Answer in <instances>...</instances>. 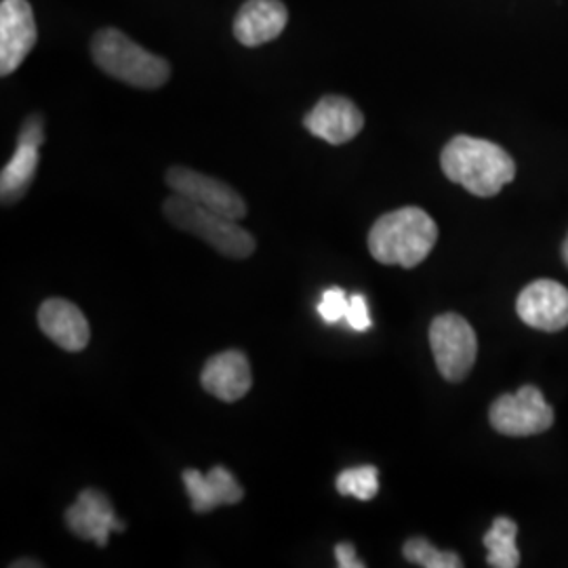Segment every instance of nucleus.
<instances>
[{
	"instance_id": "18",
	"label": "nucleus",
	"mask_w": 568,
	"mask_h": 568,
	"mask_svg": "<svg viewBox=\"0 0 568 568\" xmlns=\"http://www.w3.org/2000/svg\"><path fill=\"white\" fill-rule=\"evenodd\" d=\"M335 487L344 497L371 501L379 493V469L375 466L349 467L337 476Z\"/></svg>"
},
{
	"instance_id": "1",
	"label": "nucleus",
	"mask_w": 568,
	"mask_h": 568,
	"mask_svg": "<svg viewBox=\"0 0 568 568\" xmlns=\"http://www.w3.org/2000/svg\"><path fill=\"white\" fill-rule=\"evenodd\" d=\"M440 166L447 180L480 199L497 196L516 178V163L501 145L469 135H457L445 145Z\"/></svg>"
},
{
	"instance_id": "4",
	"label": "nucleus",
	"mask_w": 568,
	"mask_h": 568,
	"mask_svg": "<svg viewBox=\"0 0 568 568\" xmlns=\"http://www.w3.org/2000/svg\"><path fill=\"white\" fill-rule=\"evenodd\" d=\"M164 217L178 230L187 232L230 260H246L255 251V239L236 220L204 209L183 196H169L163 204Z\"/></svg>"
},
{
	"instance_id": "24",
	"label": "nucleus",
	"mask_w": 568,
	"mask_h": 568,
	"mask_svg": "<svg viewBox=\"0 0 568 568\" xmlns=\"http://www.w3.org/2000/svg\"><path fill=\"white\" fill-rule=\"evenodd\" d=\"M562 262H565L568 267V234L567 239H565V243H562Z\"/></svg>"
},
{
	"instance_id": "9",
	"label": "nucleus",
	"mask_w": 568,
	"mask_h": 568,
	"mask_svg": "<svg viewBox=\"0 0 568 568\" xmlns=\"http://www.w3.org/2000/svg\"><path fill=\"white\" fill-rule=\"evenodd\" d=\"M39 41V28L34 11L28 0L0 2V74H13L34 44Z\"/></svg>"
},
{
	"instance_id": "12",
	"label": "nucleus",
	"mask_w": 568,
	"mask_h": 568,
	"mask_svg": "<svg viewBox=\"0 0 568 568\" xmlns=\"http://www.w3.org/2000/svg\"><path fill=\"white\" fill-rule=\"evenodd\" d=\"M63 520L74 537L82 541H95L100 548H105L110 532L124 530V523L116 518L110 499L95 488H84L77 504L65 511Z\"/></svg>"
},
{
	"instance_id": "20",
	"label": "nucleus",
	"mask_w": 568,
	"mask_h": 568,
	"mask_svg": "<svg viewBox=\"0 0 568 568\" xmlns=\"http://www.w3.org/2000/svg\"><path fill=\"white\" fill-rule=\"evenodd\" d=\"M347 305H349V297L345 295L344 291L339 286H331V288H326L325 295L318 304V314L325 323L335 325V323L345 321Z\"/></svg>"
},
{
	"instance_id": "5",
	"label": "nucleus",
	"mask_w": 568,
	"mask_h": 568,
	"mask_svg": "<svg viewBox=\"0 0 568 568\" xmlns=\"http://www.w3.org/2000/svg\"><path fill=\"white\" fill-rule=\"evenodd\" d=\"M429 345L440 375L450 382H464L478 356V337L459 314H440L429 325Z\"/></svg>"
},
{
	"instance_id": "7",
	"label": "nucleus",
	"mask_w": 568,
	"mask_h": 568,
	"mask_svg": "<svg viewBox=\"0 0 568 568\" xmlns=\"http://www.w3.org/2000/svg\"><path fill=\"white\" fill-rule=\"evenodd\" d=\"M164 182L173 190V194L201 204L204 209H211L215 213H222L230 220L241 222L248 213L243 196L232 185L211 175H204L201 171H194L190 166H171L164 175Z\"/></svg>"
},
{
	"instance_id": "15",
	"label": "nucleus",
	"mask_w": 568,
	"mask_h": 568,
	"mask_svg": "<svg viewBox=\"0 0 568 568\" xmlns=\"http://www.w3.org/2000/svg\"><path fill=\"white\" fill-rule=\"evenodd\" d=\"M288 11L281 0H246L234 18V37L244 47H260L283 34Z\"/></svg>"
},
{
	"instance_id": "17",
	"label": "nucleus",
	"mask_w": 568,
	"mask_h": 568,
	"mask_svg": "<svg viewBox=\"0 0 568 568\" xmlns=\"http://www.w3.org/2000/svg\"><path fill=\"white\" fill-rule=\"evenodd\" d=\"M516 535H518V525L508 516H497L493 520V527L483 537V544L488 551V567H520V551L516 546Z\"/></svg>"
},
{
	"instance_id": "2",
	"label": "nucleus",
	"mask_w": 568,
	"mask_h": 568,
	"mask_svg": "<svg viewBox=\"0 0 568 568\" xmlns=\"http://www.w3.org/2000/svg\"><path fill=\"white\" fill-rule=\"evenodd\" d=\"M438 241V225L419 206H403L382 215L368 232V251L375 262L417 267Z\"/></svg>"
},
{
	"instance_id": "23",
	"label": "nucleus",
	"mask_w": 568,
	"mask_h": 568,
	"mask_svg": "<svg viewBox=\"0 0 568 568\" xmlns=\"http://www.w3.org/2000/svg\"><path fill=\"white\" fill-rule=\"evenodd\" d=\"M13 568H30V567H41V562H30V560H21V562H13L11 565Z\"/></svg>"
},
{
	"instance_id": "6",
	"label": "nucleus",
	"mask_w": 568,
	"mask_h": 568,
	"mask_svg": "<svg viewBox=\"0 0 568 568\" xmlns=\"http://www.w3.org/2000/svg\"><path fill=\"white\" fill-rule=\"evenodd\" d=\"M495 432L511 438H527L554 426V408L537 386H523L516 394L499 396L488 410Z\"/></svg>"
},
{
	"instance_id": "19",
	"label": "nucleus",
	"mask_w": 568,
	"mask_h": 568,
	"mask_svg": "<svg viewBox=\"0 0 568 568\" xmlns=\"http://www.w3.org/2000/svg\"><path fill=\"white\" fill-rule=\"evenodd\" d=\"M403 556L410 565L424 568H462L464 562L459 554L455 551H443L429 544L424 537L408 539L403 548Z\"/></svg>"
},
{
	"instance_id": "21",
	"label": "nucleus",
	"mask_w": 568,
	"mask_h": 568,
	"mask_svg": "<svg viewBox=\"0 0 568 568\" xmlns=\"http://www.w3.org/2000/svg\"><path fill=\"white\" fill-rule=\"evenodd\" d=\"M345 323L352 326L354 331H368L371 328V316H368V305H366L365 295L356 293L349 297Z\"/></svg>"
},
{
	"instance_id": "14",
	"label": "nucleus",
	"mask_w": 568,
	"mask_h": 568,
	"mask_svg": "<svg viewBox=\"0 0 568 568\" xmlns=\"http://www.w3.org/2000/svg\"><path fill=\"white\" fill-rule=\"evenodd\" d=\"M182 478L185 493L192 501V509L199 514L213 511L220 506H236L243 501L244 488L224 466H215L209 474H201L199 469H185Z\"/></svg>"
},
{
	"instance_id": "8",
	"label": "nucleus",
	"mask_w": 568,
	"mask_h": 568,
	"mask_svg": "<svg viewBox=\"0 0 568 568\" xmlns=\"http://www.w3.org/2000/svg\"><path fill=\"white\" fill-rule=\"evenodd\" d=\"M44 143V119L39 114L28 116L21 124L20 138L11 161L0 173V199L2 204L18 203L26 196L30 183L41 163V145Z\"/></svg>"
},
{
	"instance_id": "16",
	"label": "nucleus",
	"mask_w": 568,
	"mask_h": 568,
	"mask_svg": "<svg viewBox=\"0 0 568 568\" xmlns=\"http://www.w3.org/2000/svg\"><path fill=\"white\" fill-rule=\"evenodd\" d=\"M42 333L65 352H81L91 339V328L79 305L60 297L47 300L39 310Z\"/></svg>"
},
{
	"instance_id": "10",
	"label": "nucleus",
	"mask_w": 568,
	"mask_h": 568,
	"mask_svg": "<svg viewBox=\"0 0 568 568\" xmlns=\"http://www.w3.org/2000/svg\"><path fill=\"white\" fill-rule=\"evenodd\" d=\"M516 312L530 328L546 333L562 331L568 326V288L549 278L527 284L518 295Z\"/></svg>"
},
{
	"instance_id": "3",
	"label": "nucleus",
	"mask_w": 568,
	"mask_h": 568,
	"mask_svg": "<svg viewBox=\"0 0 568 568\" xmlns=\"http://www.w3.org/2000/svg\"><path fill=\"white\" fill-rule=\"evenodd\" d=\"M91 58L103 74L129 87L154 91L171 79V63L131 41L116 28H102L93 34Z\"/></svg>"
},
{
	"instance_id": "13",
	"label": "nucleus",
	"mask_w": 568,
	"mask_h": 568,
	"mask_svg": "<svg viewBox=\"0 0 568 568\" xmlns=\"http://www.w3.org/2000/svg\"><path fill=\"white\" fill-rule=\"evenodd\" d=\"M201 384L211 396L224 403L241 400L253 386L246 356L239 349H225L222 354L211 356L201 373Z\"/></svg>"
},
{
	"instance_id": "11",
	"label": "nucleus",
	"mask_w": 568,
	"mask_h": 568,
	"mask_svg": "<svg viewBox=\"0 0 568 568\" xmlns=\"http://www.w3.org/2000/svg\"><path fill=\"white\" fill-rule=\"evenodd\" d=\"M304 126L314 138L342 145L365 129V114L344 95H326L305 114Z\"/></svg>"
},
{
	"instance_id": "22",
	"label": "nucleus",
	"mask_w": 568,
	"mask_h": 568,
	"mask_svg": "<svg viewBox=\"0 0 568 568\" xmlns=\"http://www.w3.org/2000/svg\"><path fill=\"white\" fill-rule=\"evenodd\" d=\"M335 560H337V567L339 568H365L366 565L356 556V548L344 541V544H337L335 546Z\"/></svg>"
}]
</instances>
